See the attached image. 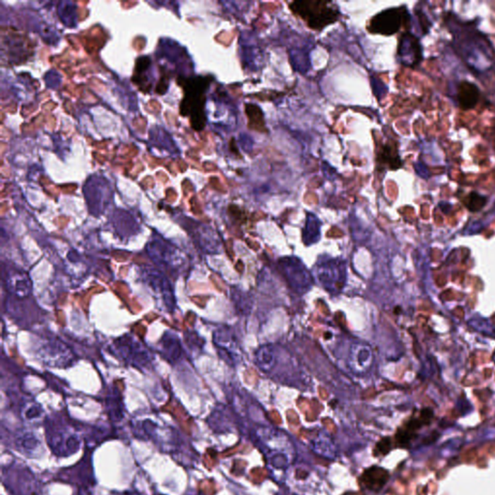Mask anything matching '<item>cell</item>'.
I'll list each match as a JSON object with an SVG mask.
<instances>
[{"instance_id":"8992f818","label":"cell","mask_w":495,"mask_h":495,"mask_svg":"<svg viewBox=\"0 0 495 495\" xmlns=\"http://www.w3.org/2000/svg\"><path fill=\"white\" fill-rule=\"evenodd\" d=\"M279 268L290 289L300 294L307 292L313 285V276L300 258L287 256L279 261Z\"/></svg>"},{"instance_id":"e0dca14e","label":"cell","mask_w":495,"mask_h":495,"mask_svg":"<svg viewBox=\"0 0 495 495\" xmlns=\"http://www.w3.org/2000/svg\"><path fill=\"white\" fill-rule=\"evenodd\" d=\"M484 204H486V198L477 195L476 193H471V195L468 196L467 201H466V206H467L471 211L480 210L481 208H483Z\"/></svg>"},{"instance_id":"9a60e30c","label":"cell","mask_w":495,"mask_h":495,"mask_svg":"<svg viewBox=\"0 0 495 495\" xmlns=\"http://www.w3.org/2000/svg\"><path fill=\"white\" fill-rule=\"evenodd\" d=\"M245 111L248 115L249 128L251 130L266 133L267 131L266 120H264V114L261 107L255 104H247Z\"/></svg>"},{"instance_id":"5b68a950","label":"cell","mask_w":495,"mask_h":495,"mask_svg":"<svg viewBox=\"0 0 495 495\" xmlns=\"http://www.w3.org/2000/svg\"><path fill=\"white\" fill-rule=\"evenodd\" d=\"M141 282L153 292L156 298L162 301L167 310L172 313L177 308L174 290L169 280L160 269L152 267H141L140 269Z\"/></svg>"},{"instance_id":"9c48e42d","label":"cell","mask_w":495,"mask_h":495,"mask_svg":"<svg viewBox=\"0 0 495 495\" xmlns=\"http://www.w3.org/2000/svg\"><path fill=\"white\" fill-rule=\"evenodd\" d=\"M188 229L191 237H192L193 242L204 251V253L213 254L217 253L220 249V240L215 234L213 230L210 227L200 226L193 227Z\"/></svg>"},{"instance_id":"6da1fadb","label":"cell","mask_w":495,"mask_h":495,"mask_svg":"<svg viewBox=\"0 0 495 495\" xmlns=\"http://www.w3.org/2000/svg\"><path fill=\"white\" fill-rule=\"evenodd\" d=\"M210 82L211 78L196 77L184 78L182 83L185 97L180 105V112L191 117V124L196 131L203 130L205 126V93Z\"/></svg>"},{"instance_id":"8fae6325","label":"cell","mask_w":495,"mask_h":495,"mask_svg":"<svg viewBox=\"0 0 495 495\" xmlns=\"http://www.w3.org/2000/svg\"><path fill=\"white\" fill-rule=\"evenodd\" d=\"M389 477L388 471L378 467V466H371L365 470L360 481L366 489L373 491H379L388 482Z\"/></svg>"},{"instance_id":"52a82bcc","label":"cell","mask_w":495,"mask_h":495,"mask_svg":"<svg viewBox=\"0 0 495 495\" xmlns=\"http://www.w3.org/2000/svg\"><path fill=\"white\" fill-rule=\"evenodd\" d=\"M407 19L408 15L405 7L390 8L374 16L371 20L368 30L374 34H381L385 36L394 35Z\"/></svg>"},{"instance_id":"2e32d148","label":"cell","mask_w":495,"mask_h":495,"mask_svg":"<svg viewBox=\"0 0 495 495\" xmlns=\"http://www.w3.org/2000/svg\"><path fill=\"white\" fill-rule=\"evenodd\" d=\"M378 164L386 165L393 169H397L402 166L399 154L397 152V148L386 145L382 148L381 152H379L377 157Z\"/></svg>"},{"instance_id":"3957f363","label":"cell","mask_w":495,"mask_h":495,"mask_svg":"<svg viewBox=\"0 0 495 495\" xmlns=\"http://www.w3.org/2000/svg\"><path fill=\"white\" fill-rule=\"evenodd\" d=\"M146 253L160 268L177 276L186 268V258L177 246L161 237H153L146 245Z\"/></svg>"},{"instance_id":"30bf717a","label":"cell","mask_w":495,"mask_h":495,"mask_svg":"<svg viewBox=\"0 0 495 495\" xmlns=\"http://www.w3.org/2000/svg\"><path fill=\"white\" fill-rule=\"evenodd\" d=\"M5 284H6L7 292L9 290L11 294L18 298L28 297L32 290L30 278L23 272H8Z\"/></svg>"},{"instance_id":"ac0fdd59","label":"cell","mask_w":495,"mask_h":495,"mask_svg":"<svg viewBox=\"0 0 495 495\" xmlns=\"http://www.w3.org/2000/svg\"><path fill=\"white\" fill-rule=\"evenodd\" d=\"M392 440L390 437H384L376 446V455H385L391 451Z\"/></svg>"},{"instance_id":"7c38bea8","label":"cell","mask_w":495,"mask_h":495,"mask_svg":"<svg viewBox=\"0 0 495 495\" xmlns=\"http://www.w3.org/2000/svg\"><path fill=\"white\" fill-rule=\"evenodd\" d=\"M458 105L465 111L474 109L480 99V90L474 83L462 82L458 85Z\"/></svg>"},{"instance_id":"4fadbf2b","label":"cell","mask_w":495,"mask_h":495,"mask_svg":"<svg viewBox=\"0 0 495 495\" xmlns=\"http://www.w3.org/2000/svg\"><path fill=\"white\" fill-rule=\"evenodd\" d=\"M161 351L164 357L170 363L177 362L182 354V347L179 339H177V336L172 335V333H169V334L167 333L162 339Z\"/></svg>"},{"instance_id":"7a4b0ae2","label":"cell","mask_w":495,"mask_h":495,"mask_svg":"<svg viewBox=\"0 0 495 495\" xmlns=\"http://www.w3.org/2000/svg\"><path fill=\"white\" fill-rule=\"evenodd\" d=\"M290 8L311 30L318 31L336 23L340 16L339 7L330 1H294Z\"/></svg>"},{"instance_id":"277c9868","label":"cell","mask_w":495,"mask_h":495,"mask_svg":"<svg viewBox=\"0 0 495 495\" xmlns=\"http://www.w3.org/2000/svg\"><path fill=\"white\" fill-rule=\"evenodd\" d=\"M316 275L326 292L339 294L347 282L345 261L339 258L322 261L316 266Z\"/></svg>"},{"instance_id":"5bb4252c","label":"cell","mask_w":495,"mask_h":495,"mask_svg":"<svg viewBox=\"0 0 495 495\" xmlns=\"http://www.w3.org/2000/svg\"><path fill=\"white\" fill-rule=\"evenodd\" d=\"M321 221L316 215L308 213L305 227L303 230V241L305 245L310 246L318 242L321 238Z\"/></svg>"},{"instance_id":"ba28073f","label":"cell","mask_w":495,"mask_h":495,"mask_svg":"<svg viewBox=\"0 0 495 495\" xmlns=\"http://www.w3.org/2000/svg\"><path fill=\"white\" fill-rule=\"evenodd\" d=\"M114 348L117 351V354L125 362L129 363L136 368H146L150 365V353L133 337L125 336L117 339L114 342Z\"/></svg>"}]
</instances>
